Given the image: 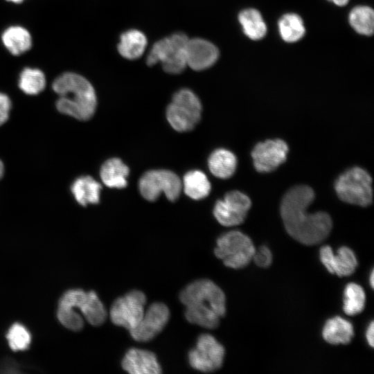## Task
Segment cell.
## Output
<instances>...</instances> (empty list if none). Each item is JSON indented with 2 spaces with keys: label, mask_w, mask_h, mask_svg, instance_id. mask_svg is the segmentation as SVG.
<instances>
[{
  "label": "cell",
  "mask_w": 374,
  "mask_h": 374,
  "mask_svg": "<svg viewBox=\"0 0 374 374\" xmlns=\"http://www.w3.org/2000/svg\"><path fill=\"white\" fill-rule=\"evenodd\" d=\"M314 199V192L310 186L299 185L285 193L280 204V215L287 232L305 245L321 242L332 227V219L328 213L307 211Z\"/></svg>",
  "instance_id": "cell-1"
},
{
  "label": "cell",
  "mask_w": 374,
  "mask_h": 374,
  "mask_svg": "<svg viewBox=\"0 0 374 374\" xmlns=\"http://www.w3.org/2000/svg\"><path fill=\"white\" fill-rule=\"evenodd\" d=\"M185 305V317L191 323L213 329L226 313V297L213 281L200 279L188 285L180 293Z\"/></svg>",
  "instance_id": "cell-2"
},
{
  "label": "cell",
  "mask_w": 374,
  "mask_h": 374,
  "mask_svg": "<svg viewBox=\"0 0 374 374\" xmlns=\"http://www.w3.org/2000/svg\"><path fill=\"white\" fill-rule=\"evenodd\" d=\"M52 88L59 96L55 105L60 113L80 121H87L94 114L96 95L92 84L83 76L73 72L59 75Z\"/></svg>",
  "instance_id": "cell-3"
},
{
  "label": "cell",
  "mask_w": 374,
  "mask_h": 374,
  "mask_svg": "<svg viewBox=\"0 0 374 374\" xmlns=\"http://www.w3.org/2000/svg\"><path fill=\"white\" fill-rule=\"evenodd\" d=\"M188 37L177 33L157 42L147 57V64L152 66L160 63L163 69L169 73L177 74L186 65V47Z\"/></svg>",
  "instance_id": "cell-4"
},
{
  "label": "cell",
  "mask_w": 374,
  "mask_h": 374,
  "mask_svg": "<svg viewBox=\"0 0 374 374\" xmlns=\"http://www.w3.org/2000/svg\"><path fill=\"white\" fill-rule=\"evenodd\" d=\"M202 106L197 95L188 89L177 91L167 107L166 118L179 132L192 130L201 118Z\"/></svg>",
  "instance_id": "cell-5"
},
{
  "label": "cell",
  "mask_w": 374,
  "mask_h": 374,
  "mask_svg": "<svg viewBox=\"0 0 374 374\" xmlns=\"http://www.w3.org/2000/svg\"><path fill=\"white\" fill-rule=\"evenodd\" d=\"M216 244L215 256L225 266L232 269H242L248 265L256 251L250 238L240 231L222 234Z\"/></svg>",
  "instance_id": "cell-6"
},
{
  "label": "cell",
  "mask_w": 374,
  "mask_h": 374,
  "mask_svg": "<svg viewBox=\"0 0 374 374\" xmlns=\"http://www.w3.org/2000/svg\"><path fill=\"white\" fill-rule=\"evenodd\" d=\"M335 189L339 198L346 203L360 206L372 203V178L361 168H352L339 175Z\"/></svg>",
  "instance_id": "cell-7"
},
{
  "label": "cell",
  "mask_w": 374,
  "mask_h": 374,
  "mask_svg": "<svg viewBox=\"0 0 374 374\" xmlns=\"http://www.w3.org/2000/svg\"><path fill=\"white\" fill-rule=\"evenodd\" d=\"M139 188L148 201H155L163 193L168 200L175 202L179 197L182 184L179 177L170 170H152L142 175Z\"/></svg>",
  "instance_id": "cell-8"
},
{
  "label": "cell",
  "mask_w": 374,
  "mask_h": 374,
  "mask_svg": "<svg viewBox=\"0 0 374 374\" xmlns=\"http://www.w3.org/2000/svg\"><path fill=\"white\" fill-rule=\"evenodd\" d=\"M146 303L145 295L139 290H132L118 298L112 304L109 317L112 323L129 331L141 321Z\"/></svg>",
  "instance_id": "cell-9"
},
{
  "label": "cell",
  "mask_w": 374,
  "mask_h": 374,
  "mask_svg": "<svg viewBox=\"0 0 374 374\" xmlns=\"http://www.w3.org/2000/svg\"><path fill=\"white\" fill-rule=\"evenodd\" d=\"M225 350L214 337L201 335L196 346L188 353V362L192 368L202 372H213L222 366Z\"/></svg>",
  "instance_id": "cell-10"
},
{
  "label": "cell",
  "mask_w": 374,
  "mask_h": 374,
  "mask_svg": "<svg viewBox=\"0 0 374 374\" xmlns=\"http://www.w3.org/2000/svg\"><path fill=\"white\" fill-rule=\"evenodd\" d=\"M58 305L78 309L93 326L102 324L107 317L105 306L93 291L86 292L80 289L68 290L62 295Z\"/></svg>",
  "instance_id": "cell-11"
},
{
  "label": "cell",
  "mask_w": 374,
  "mask_h": 374,
  "mask_svg": "<svg viewBox=\"0 0 374 374\" xmlns=\"http://www.w3.org/2000/svg\"><path fill=\"white\" fill-rule=\"evenodd\" d=\"M251 205L247 195L238 190L227 193L223 199L216 202L213 215L217 222L224 226L242 224Z\"/></svg>",
  "instance_id": "cell-12"
},
{
  "label": "cell",
  "mask_w": 374,
  "mask_h": 374,
  "mask_svg": "<svg viewBox=\"0 0 374 374\" xmlns=\"http://www.w3.org/2000/svg\"><path fill=\"white\" fill-rule=\"evenodd\" d=\"M288 145L279 139L267 140L256 145L251 152L253 166L259 172H269L284 163Z\"/></svg>",
  "instance_id": "cell-13"
},
{
  "label": "cell",
  "mask_w": 374,
  "mask_h": 374,
  "mask_svg": "<svg viewBox=\"0 0 374 374\" xmlns=\"http://www.w3.org/2000/svg\"><path fill=\"white\" fill-rule=\"evenodd\" d=\"M169 317V310L164 303H152L145 311L139 323L130 330L132 337L141 342L151 340L163 329Z\"/></svg>",
  "instance_id": "cell-14"
},
{
  "label": "cell",
  "mask_w": 374,
  "mask_h": 374,
  "mask_svg": "<svg viewBox=\"0 0 374 374\" xmlns=\"http://www.w3.org/2000/svg\"><path fill=\"white\" fill-rule=\"evenodd\" d=\"M319 258L330 273L339 277L353 274L358 265L353 251L345 246L339 247L336 254H334L330 246H323L320 249Z\"/></svg>",
  "instance_id": "cell-15"
},
{
  "label": "cell",
  "mask_w": 374,
  "mask_h": 374,
  "mask_svg": "<svg viewBox=\"0 0 374 374\" xmlns=\"http://www.w3.org/2000/svg\"><path fill=\"white\" fill-rule=\"evenodd\" d=\"M219 56L217 48L202 38L189 39L186 47V65L195 71H202L213 66Z\"/></svg>",
  "instance_id": "cell-16"
},
{
  "label": "cell",
  "mask_w": 374,
  "mask_h": 374,
  "mask_svg": "<svg viewBox=\"0 0 374 374\" xmlns=\"http://www.w3.org/2000/svg\"><path fill=\"white\" fill-rule=\"evenodd\" d=\"M123 368L132 374H159L161 367L156 355L150 351L130 348L122 361Z\"/></svg>",
  "instance_id": "cell-17"
},
{
  "label": "cell",
  "mask_w": 374,
  "mask_h": 374,
  "mask_svg": "<svg viewBox=\"0 0 374 374\" xmlns=\"http://www.w3.org/2000/svg\"><path fill=\"white\" fill-rule=\"evenodd\" d=\"M353 336V324L338 316L328 319L322 330L323 339L332 345L348 344Z\"/></svg>",
  "instance_id": "cell-18"
},
{
  "label": "cell",
  "mask_w": 374,
  "mask_h": 374,
  "mask_svg": "<svg viewBox=\"0 0 374 374\" xmlns=\"http://www.w3.org/2000/svg\"><path fill=\"white\" fill-rule=\"evenodd\" d=\"M129 172V168L120 159L112 158L102 165L100 176L107 187L120 189L127 186Z\"/></svg>",
  "instance_id": "cell-19"
},
{
  "label": "cell",
  "mask_w": 374,
  "mask_h": 374,
  "mask_svg": "<svg viewBox=\"0 0 374 374\" xmlns=\"http://www.w3.org/2000/svg\"><path fill=\"white\" fill-rule=\"evenodd\" d=\"M101 189L100 184L91 176L80 177L73 181L71 187L75 200L83 206L89 204H98Z\"/></svg>",
  "instance_id": "cell-20"
},
{
  "label": "cell",
  "mask_w": 374,
  "mask_h": 374,
  "mask_svg": "<svg viewBox=\"0 0 374 374\" xmlns=\"http://www.w3.org/2000/svg\"><path fill=\"white\" fill-rule=\"evenodd\" d=\"M146 45L145 35L140 30L132 29L121 35L117 48L118 53L123 57L135 60L143 55Z\"/></svg>",
  "instance_id": "cell-21"
},
{
  "label": "cell",
  "mask_w": 374,
  "mask_h": 374,
  "mask_svg": "<svg viewBox=\"0 0 374 374\" xmlns=\"http://www.w3.org/2000/svg\"><path fill=\"white\" fill-rule=\"evenodd\" d=\"M211 172L217 178L228 179L235 172L237 159L235 154L226 149L213 152L208 161Z\"/></svg>",
  "instance_id": "cell-22"
},
{
  "label": "cell",
  "mask_w": 374,
  "mask_h": 374,
  "mask_svg": "<svg viewBox=\"0 0 374 374\" xmlns=\"http://www.w3.org/2000/svg\"><path fill=\"white\" fill-rule=\"evenodd\" d=\"M1 39L5 47L14 55L26 52L32 45L30 33L19 26L8 28L3 33Z\"/></svg>",
  "instance_id": "cell-23"
},
{
  "label": "cell",
  "mask_w": 374,
  "mask_h": 374,
  "mask_svg": "<svg viewBox=\"0 0 374 374\" xmlns=\"http://www.w3.org/2000/svg\"><path fill=\"white\" fill-rule=\"evenodd\" d=\"M181 184L185 194L195 200L205 198L211 192V184L206 175L200 170H190L186 173Z\"/></svg>",
  "instance_id": "cell-24"
},
{
  "label": "cell",
  "mask_w": 374,
  "mask_h": 374,
  "mask_svg": "<svg viewBox=\"0 0 374 374\" xmlns=\"http://www.w3.org/2000/svg\"><path fill=\"white\" fill-rule=\"evenodd\" d=\"M238 20L244 34L251 39L262 38L267 33V26L261 14L256 9L242 10L238 15Z\"/></svg>",
  "instance_id": "cell-25"
},
{
  "label": "cell",
  "mask_w": 374,
  "mask_h": 374,
  "mask_svg": "<svg viewBox=\"0 0 374 374\" xmlns=\"http://www.w3.org/2000/svg\"><path fill=\"white\" fill-rule=\"evenodd\" d=\"M278 30L280 37L287 42L299 41L305 32L302 19L294 13L285 14L279 19Z\"/></svg>",
  "instance_id": "cell-26"
},
{
  "label": "cell",
  "mask_w": 374,
  "mask_h": 374,
  "mask_svg": "<svg viewBox=\"0 0 374 374\" xmlns=\"http://www.w3.org/2000/svg\"><path fill=\"white\" fill-rule=\"evenodd\" d=\"M351 27L358 33L371 35L374 29V12L371 8L359 6L354 8L348 17Z\"/></svg>",
  "instance_id": "cell-27"
},
{
  "label": "cell",
  "mask_w": 374,
  "mask_h": 374,
  "mask_svg": "<svg viewBox=\"0 0 374 374\" xmlns=\"http://www.w3.org/2000/svg\"><path fill=\"white\" fill-rule=\"evenodd\" d=\"M366 295L363 288L358 284L350 283L344 291V312L349 316L362 312L364 308Z\"/></svg>",
  "instance_id": "cell-28"
},
{
  "label": "cell",
  "mask_w": 374,
  "mask_h": 374,
  "mask_svg": "<svg viewBox=\"0 0 374 374\" xmlns=\"http://www.w3.org/2000/svg\"><path fill=\"white\" fill-rule=\"evenodd\" d=\"M46 87L44 73L38 69L25 68L21 73L19 87L25 93L36 95Z\"/></svg>",
  "instance_id": "cell-29"
},
{
  "label": "cell",
  "mask_w": 374,
  "mask_h": 374,
  "mask_svg": "<svg viewBox=\"0 0 374 374\" xmlns=\"http://www.w3.org/2000/svg\"><path fill=\"white\" fill-rule=\"evenodd\" d=\"M6 337L10 348L15 351L27 349L31 341L29 331L21 323H14Z\"/></svg>",
  "instance_id": "cell-30"
},
{
  "label": "cell",
  "mask_w": 374,
  "mask_h": 374,
  "mask_svg": "<svg viewBox=\"0 0 374 374\" xmlns=\"http://www.w3.org/2000/svg\"><path fill=\"white\" fill-rule=\"evenodd\" d=\"M252 259L257 266L266 268L272 262V254L267 247L261 246L258 250L256 249Z\"/></svg>",
  "instance_id": "cell-31"
},
{
  "label": "cell",
  "mask_w": 374,
  "mask_h": 374,
  "mask_svg": "<svg viewBox=\"0 0 374 374\" xmlns=\"http://www.w3.org/2000/svg\"><path fill=\"white\" fill-rule=\"evenodd\" d=\"M11 106L10 98L6 94L0 92V125L8 121Z\"/></svg>",
  "instance_id": "cell-32"
},
{
  "label": "cell",
  "mask_w": 374,
  "mask_h": 374,
  "mask_svg": "<svg viewBox=\"0 0 374 374\" xmlns=\"http://www.w3.org/2000/svg\"><path fill=\"white\" fill-rule=\"evenodd\" d=\"M365 336L368 345L373 348L374 346V323L373 321L368 324Z\"/></svg>",
  "instance_id": "cell-33"
},
{
  "label": "cell",
  "mask_w": 374,
  "mask_h": 374,
  "mask_svg": "<svg viewBox=\"0 0 374 374\" xmlns=\"http://www.w3.org/2000/svg\"><path fill=\"white\" fill-rule=\"evenodd\" d=\"M332 1L335 4L342 6L348 3L349 0H328Z\"/></svg>",
  "instance_id": "cell-34"
},
{
  "label": "cell",
  "mask_w": 374,
  "mask_h": 374,
  "mask_svg": "<svg viewBox=\"0 0 374 374\" xmlns=\"http://www.w3.org/2000/svg\"><path fill=\"white\" fill-rule=\"evenodd\" d=\"M369 283L372 288H373L374 286V272L373 271H371L369 277Z\"/></svg>",
  "instance_id": "cell-35"
},
{
  "label": "cell",
  "mask_w": 374,
  "mask_h": 374,
  "mask_svg": "<svg viewBox=\"0 0 374 374\" xmlns=\"http://www.w3.org/2000/svg\"><path fill=\"white\" fill-rule=\"evenodd\" d=\"M4 172V166L1 160L0 159V179L2 177Z\"/></svg>",
  "instance_id": "cell-36"
},
{
  "label": "cell",
  "mask_w": 374,
  "mask_h": 374,
  "mask_svg": "<svg viewBox=\"0 0 374 374\" xmlns=\"http://www.w3.org/2000/svg\"><path fill=\"white\" fill-rule=\"evenodd\" d=\"M6 1H11V2H13V3H19L22 2L24 0H6Z\"/></svg>",
  "instance_id": "cell-37"
}]
</instances>
